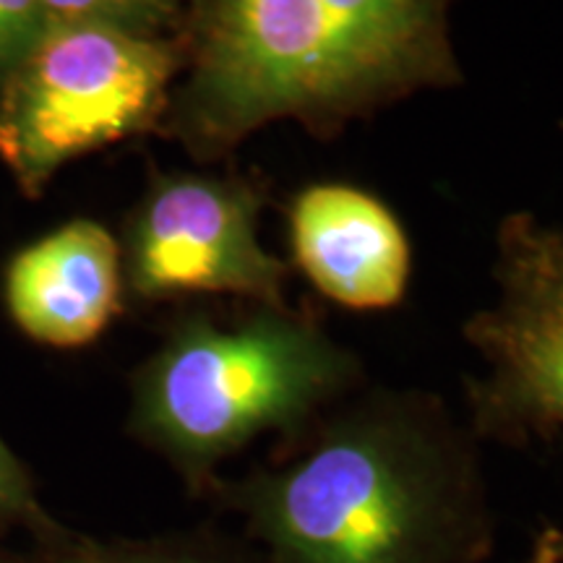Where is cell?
<instances>
[{
	"instance_id": "obj_11",
	"label": "cell",
	"mask_w": 563,
	"mask_h": 563,
	"mask_svg": "<svg viewBox=\"0 0 563 563\" xmlns=\"http://www.w3.org/2000/svg\"><path fill=\"white\" fill-rule=\"evenodd\" d=\"M60 563H241L220 559V555L162 551V548H110V545H81L70 551Z\"/></svg>"
},
{
	"instance_id": "obj_4",
	"label": "cell",
	"mask_w": 563,
	"mask_h": 563,
	"mask_svg": "<svg viewBox=\"0 0 563 563\" xmlns=\"http://www.w3.org/2000/svg\"><path fill=\"white\" fill-rule=\"evenodd\" d=\"M183 51L87 21H51L0 81V162L42 194L68 162L136 136L165 118Z\"/></svg>"
},
{
	"instance_id": "obj_6",
	"label": "cell",
	"mask_w": 563,
	"mask_h": 563,
	"mask_svg": "<svg viewBox=\"0 0 563 563\" xmlns=\"http://www.w3.org/2000/svg\"><path fill=\"white\" fill-rule=\"evenodd\" d=\"M266 196L235 175H159L125 232L123 279L141 300L232 295L287 306V264L262 241Z\"/></svg>"
},
{
	"instance_id": "obj_10",
	"label": "cell",
	"mask_w": 563,
	"mask_h": 563,
	"mask_svg": "<svg viewBox=\"0 0 563 563\" xmlns=\"http://www.w3.org/2000/svg\"><path fill=\"white\" fill-rule=\"evenodd\" d=\"M45 26L42 0H0V81L26 58Z\"/></svg>"
},
{
	"instance_id": "obj_3",
	"label": "cell",
	"mask_w": 563,
	"mask_h": 563,
	"mask_svg": "<svg viewBox=\"0 0 563 563\" xmlns=\"http://www.w3.org/2000/svg\"><path fill=\"white\" fill-rule=\"evenodd\" d=\"M357 389L361 357L319 321L256 306L235 323H180L139 373L133 428L203 477L258 435L295 439Z\"/></svg>"
},
{
	"instance_id": "obj_5",
	"label": "cell",
	"mask_w": 563,
	"mask_h": 563,
	"mask_svg": "<svg viewBox=\"0 0 563 563\" xmlns=\"http://www.w3.org/2000/svg\"><path fill=\"white\" fill-rule=\"evenodd\" d=\"M496 298L464 327L483 363L473 384L481 433L563 431V228L506 217L496 241ZM543 561H563V543Z\"/></svg>"
},
{
	"instance_id": "obj_9",
	"label": "cell",
	"mask_w": 563,
	"mask_h": 563,
	"mask_svg": "<svg viewBox=\"0 0 563 563\" xmlns=\"http://www.w3.org/2000/svg\"><path fill=\"white\" fill-rule=\"evenodd\" d=\"M42 9L47 24L87 21L141 37H165L167 26L178 19L183 0H42Z\"/></svg>"
},
{
	"instance_id": "obj_8",
	"label": "cell",
	"mask_w": 563,
	"mask_h": 563,
	"mask_svg": "<svg viewBox=\"0 0 563 563\" xmlns=\"http://www.w3.org/2000/svg\"><path fill=\"white\" fill-rule=\"evenodd\" d=\"M123 253L95 220L63 224L13 256L5 302L32 340L81 347L97 340L121 308Z\"/></svg>"
},
{
	"instance_id": "obj_12",
	"label": "cell",
	"mask_w": 563,
	"mask_h": 563,
	"mask_svg": "<svg viewBox=\"0 0 563 563\" xmlns=\"http://www.w3.org/2000/svg\"><path fill=\"white\" fill-rule=\"evenodd\" d=\"M32 506V490L24 470L0 439V514H21Z\"/></svg>"
},
{
	"instance_id": "obj_2",
	"label": "cell",
	"mask_w": 563,
	"mask_h": 563,
	"mask_svg": "<svg viewBox=\"0 0 563 563\" xmlns=\"http://www.w3.org/2000/svg\"><path fill=\"white\" fill-rule=\"evenodd\" d=\"M449 0H207L165 118L199 157L272 123L319 136L462 81Z\"/></svg>"
},
{
	"instance_id": "obj_1",
	"label": "cell",
	"mask_w": 563,
	"mask_h": 563,
	"mask_svg": "<svg viewBox=\"0 0 563 563\" xmlns=\"http://www.w3.org/2000/svg\"><path fill=\"white\" fill-rule=\"evenodd\" d=\"M230 504L272 563H485L493 551L475 443L426 391L350 394Z\"/></svg>"
},
{
	"instance_id": "obj_7",
	"label": "cell",
	"mask_w": 563,
	"mask_h": 563,
	"mask_svg": "<svg viewBox=\"0 0 563 563\" xmlns=\"http://www.w3.org/2000/svg\"><path fill=\"white\" fill-rule=\"evenodd\" d=\"M292 262L323 298L350 311H386L405 300L412 249L386 203L350 183H313L287 207Z\"/></svg>"
}]
</instances>
